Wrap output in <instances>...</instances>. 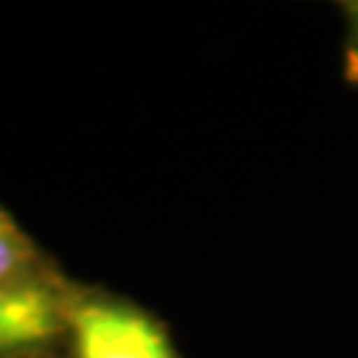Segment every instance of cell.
Instances as JSON below:
<instances>
[{
  "label": "cell",
  "mask_w": 358,
  "mask_h": 358,
  "mask_svg": "<svg viewBox=\"0 0 358 358\" xmlns=\"http://www.w3.org/2000/svg\"><path fill=\"white\" fill-rule=\"evenodd\" d=\"M75 358H178L167 332L122 300H85L69 313Z\"/></svg>",
  "instance_id": "obj_1"
},
{
  "label": "cell",
  "mask_w": 358,
  "mask_h": 358,
  "mask_svg": "<svg viewBox=\"0 0 358 358\" xmlns=\"http://www.w3.org/2000/svg\"><path fill=\"white\" fill-rule=\"evenodd\" d=\"M69 327L56 294L35 282H0V353L48 343Z\"/></svg>",
  "instance_id": "obj_2"
},
{
  "label": "cell",
  "mask_w": 358,
  "mask_h": 358,
  "mask_svg": "<svg viewBox=\"0 0 358 358\" xmlns=\"http://www.w3.org/2000/svg\"><path fill=\"white\" fill-rule=\"evenodd\" d=\"M32 247L19 226L0 210V282H27Z\"/></svg>",
  "instance_id": "obj_3"
},
{
  "label": "cell",
  "mask_w": 358,
  "mask_h": 358,
  "mask_svg": "<svg viewBox=\"0 0 358 358\" xmlns=\"http://www.w3.org/2000/svg\"><path fill=\"white\" fill-rule=\"evenodd\" d=\"M337 8L343 16V72L358 85V0H343Z\"/></svg>",
  "instance_id": "obj_4"
}]
</instances>
